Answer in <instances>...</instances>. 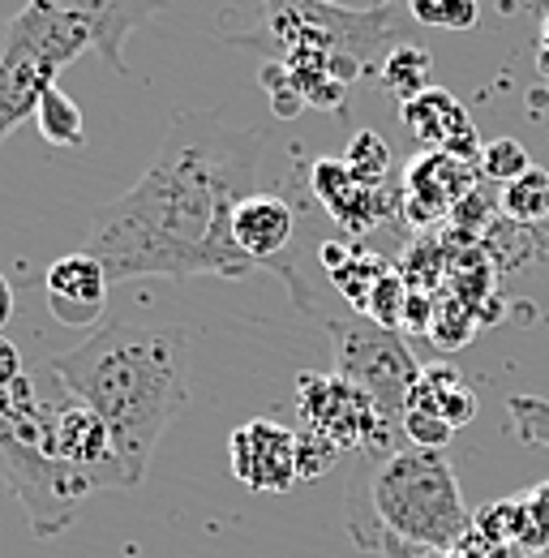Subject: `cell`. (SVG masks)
Instances as JSON below:
<instances>
[{
	"instance_id": "30",
	"label": "cell",
	"mask_w": 549,
	"mask_h": 558,
	"mask_svg": "<svg viewBox=\"0 0 549 558\" xmlns=\"http://www.w3.org/2000/svg\"><path fill=\"white\" fill-rule=\"evenodd\" d=\"M9 318H13V288H9V279L0 276V331L9 327Z\"/></svg>"
},
{
	"instance_id": "6",
	"label": "cell",
	"mask_w": 549,
	"mask_h": 558,
	"mask_svg": "<svg viewBox=\"0 0 549 558\" xmlns=\"http://www.w3.org/2000/svg\"><path fill=\"white\" fill-rule=\"evenodd\" d=\"M95 48V31L82 13L57 0H26L0 31V142L39 112L57 73Z\"/></svg>"
},
{
	"instance_id": "25",
	"label": "cell",
	"mask_w": 549,
	"mask_h": 558,
	"mask_svg": "<svg viewBox=\"0 0 549 558\" xmlns=\"http://www.w3.org/2000/svg\"><path fill=\"white\" fill-rule=\"evenodd\" d=\"M511 434L528 447H549V400L541 396H511L507 400Z\"/></svg>"
},
{
	"instance_id": "13",
	"label": "cell",
	"mask_w": 549,
	"mask_h": 558,
	"mask_svg": "<svg viewBox=\"0 0 549 558\" xmlns=\"http://www.w3.org/2000/svg\"><path fill=\"white\" fill-rule=\"evenodd\" d=\"M309 181H314V194L327 207V215L352 236H361V232H369L387 219V207H391L387 190L361 181L343 159H318Z\"/></svg>"
},
{
	"instance_id": "23",
	"label": "cell",
	"mask_w": 549,
	"mask_h": 558,
	"mask_svg": "<svg viewBox=\"0 0 549 558\" xmlns=\"http://www.w3.org/2000/svg\"><path fill=\"white\" fill-rule=\"evenodd\" d=\"M408 13L434 31H473L480 22V0H408Z\"/></svg>"
},
{
	"instance_id": "18",
	"label": "cell",
	"mask_w": 549,
	"mask_h": 558,
	"mask_svg": "<svg viewBox=\"0 0 549 558\" xmlns=\"http://www.w3.org/2000/svg\"><path fill=\"white\" fill-rule=\"evenodd\" d=\"M322 250H327V271H331V279L340 283V292L352 301V310L365 314L378 279L391 271L387 258H378L369 250H356V245H322Z\"/></svg>"
},
{
	"instance_id": "11",
	"label": "cell",
	"mask_w": 549,
	"mask_h": 558,
	"mask_svg": "<svg viewBox=\"0 0 549 558\" xmlns=\"http://www.w3.org/2000/svg\"><path fill=\"white\" fill-rule=\"evenodd\" d=\"M400 121H404V130L412 134L416 146H425V150H447V155H455V159H464V163H473V159L480 163L485 142L477 138L473 117L464 112V104H460L451 90L425 86L416 99L400 104Z\"/></svg>"
},
{
	"instance_id": "8",
	"label": "cell",
	"mask_w": 549,
	"mask_h": 558,
	"mask_svg": "<svg viewBox=\"0 0 549 558\" xmlns=\"http://www.w3.org/2000/svg\"><path fill=\"white\" fill-rule=\"evenodd\" d=\"M296 413L305 421V429L335 438L352 456L391 451L395 434H400V425L382 417L378 404L340 374H309L305 369L296 378Z\"/></svg>"
},
{
	"instance_id": "16",
	"label": "cell",
	"mask_w": 549,
	"mask_h": 558,
	"mask_svg": "<svg viewBox=\"0 0 549 558\" xmlns=\"http://www.w3.org/2000/svg\"><path fill=\"white\" fill-rule=\"evenodd\" d=\"M473 529L480 537L498 542V546H511L520 555H533L541 558L549 550L546 546V533L537 524V511L533 502L520 494V498H498V502H485L477 515H473Z\"/></svg>"
},
{
	"instance_id": "12",
	"label": "cell",
	"mask_w": 549,
	"mask_h": 558,
	"mask_svg": "<svg viewBox=\"0 0 549 558\" xmlns=\"http://www.w3.org/2000/svg\"><path fill=\"white\" fill-rule=\"evenodd\" d=\"M108 292H112V279L103 271L99 258H90L86 250L65 254L61 263L48 267L44 276V296H48V310L57 323L65 327H90L103 318L108 310Z\"/></svg>"
},
{
	"instance_id": "3",
	"label": "cell",
	"mask_w": 549,
	"mask_h": 558,
	"mask_svg": "<svg viewBox=\"0 0 549 558\" xmlns=\"http://www.w3.org/2000/svg\"><path fill=\"white\" fill-rule=\"evenodd\" d=\"M473 529L460 477L442 451L391 447L356 456L347 489V533L361 550L382 558H416L455 550Z\"/></svg>"
},
{
	"instance_id": "1",
	"label": "cell",
	"mask_w": 549,
	"mask_h": 558,
	"mask_svg": "<svg viewBox=\"0 0 549 558\" xmlns=\"http://www.w3.org/2000/svg\"><path fill=\"white\" fill-rule=\"evenodd\" d=\"M263 150L267 130H236L210 112L172 117L134 190L95 207L82 250L112 283L249 276L254 263L232 241V210L254 194Z\"/></svg>"
},
{
	"instance_id": "4",
	"label": "cell",
	"mask_w": 549,
	"mask_h": 558,
	"mask_svg": "<svg viewBox=\"0 0 549 558\" xmlns=\"http://www.w3.org/2000/svg\"><path fill=\"white\" fill-rule=\"evenodd\" d=\"M387 26L391 4L343 9L327 0H267L263 22L236 35V44L283 61L305 104L340 108Z\"/></svg>"
},
{
	"instance_id": "5",
	"label": "cell",
	"mask_w": 549,
	"mask_h": 558,
	"mask_svg": "<svg viewBox=\"0 0 549 558\" xmlns=\"http://www.w3.org/2000/svg\"><path fill=\"white\" fill-rule=\"evenodd\" d=\"M0 482L26 507L35 537L65 533L77 507L103 489L52 451L48 400L30 387L26 374L0 391Z\"/></svg>"
},
{
	"instance_id": "22",
	"label": "cell",
	"mask_w": 549,
	"mask_h": 558,
	"mask_svg": "<svg viewBox=\"0 0 549 558\" xmlns=\"http://www.w3.org/2000/svg\"><path fill=\"white\" fill-rule=\"evenodd\" d=\"M343 451L335 438H327V434H318V429H296V477L301 482H318V477H327L335 464H340Z\"/></svg>"
},
{
	"instance_id": "20",
	"label": "cell",
	"mask_w": 549,
	"mask_h": 558,
	"mask_svg": "<svg viewBox=\"0 0 549 558\" xmlns=\"http://www.w3.org/2000/svg\"><path fill=\"white\" fill-rule=\"evenodd\" d=\"M35 125H39V134L52 142V146H82L86 142L82 112H77V104L69 99L61 86H48L44 90L39 112H35Z\"/></svg>"
},
{
	"instance_id": "2",
	"label": "cell",
	"mask_w": 549,
	"mask_h": 558,
	"mask_svg": "<svg viewBox=\"0 0 549 558\" xmlns=\"http://www.w3.org/2000/svg\"><path fill=\"white\" fill-rule=\"evenodd\" d=\"M69 396L112 429L130 489L142 486L150 456L190 404V340L168 323H108L77 349L52 356Z\"/></svg>"
},
{
	"instance_id": "9",
	"label": "cell",
	"mask_w": 549,
	"mask_h": 558,
	"mask_svg": "<svg viewBox=\"0 0 549 558\" xmlns=\"http://www.w3.org/2000/svg\"><path fill=\"white\" fill-rule=\"evenodd\" d=\"M232 241L236 250L254 263V267H267L274 276L288 279L292 288V301L309 314L314 301L301 283V271L292 267V241H296V207L283 198V194H249L241 207L232 210Z\"/></svg>"
},
{
	"instance_id": "19",
	"label": "cell",
	"mask_w": 549,
	"mask_h": 558,
	"mask_svg": "<svg viewBox=\"0 0 549 558\" xmlns=\"http://www.w3.org/2000/svg\"><path fill=\"white\" fill-rule=\"evenodd\" d=\"M429 70H434V61H429L425 48L400 44V48H391L387 61H382V90H391L400 104H408V99H416V95L429 86Z\"/></svg>"
},
{
	"instance_id": "15",
	"label": "cell",
	"mask_w": 549,
	"mask_h": 558,
	"mask_svg": "<svg viewBox=\"0 0 549 558\" xmlns=\"http://www.w3.org/2000/svg\"><path fill=\"white\" fill-rule=\"evenodd\" d=\"M57 4H65V9L82 13V17L90 22V31H95V52H99L117 73H130L125 52H121L125 39H130V31L163 9V0H57Z\"/></svg>"
},
{
	"instance_id": "28",
	"label": "cell",
	"mask_w": 549,
	"mask_h": 558,
	"mask_svg": "<svg viewBox=\"0 0 549 558\" xmlns=\"http://www.w3.org/2000/svg\"><path fill=\"white\" fill-rule=\"evenodd\" d=\"M22 374H26V369H22V352H17L13 340H4V336H0V391H4V387H13Z\"/></svg>"
},
{
	"instance_id": "21",
	"label": "cell",
	"mask_w": 549,
	"mask_h": 558,
	"mask_svg": "<svg viewBox=\"0 0 549 558\" xmlns=\"http://www.w3.org/2000/svg\"><path fill=\"white\" fill-rule=\"evenodd\" d=\"M502 210L520 223H541L549 219V172L546 168H528L524 177H515L511 185H502Z\"/></svg>"
},
{
	"instance_id": "27",
	"label": "cell",
	"mask_w": 549,
	"mask_h": 558,
	"mask_svg": "<svg viewBox=\"0 0 549 558\" xmlns=\"http://www.w3.org/2000/svg\"><path fill=\"white\" fill-rule=\"evenodd\" d=\"M400 429H404V438L412 447H429V451H442L451 442V434H455V425H447L429 404H416V400H408Z\"/></svg>"
},
{
	"instance_id": "17",
	"label": "cell",
	"mask_w": 549,
	"mask_h": 558,
	"mask_svg": "<svg viewBox=\"0 0 549 558\" xmlns=\"http://www.w3.org/2000/svg\"><path fill=\"white\" fill-rule=\"evenodd\" d=\"M412 400H416V404H429L438 417L447 421V425H455V429H464L480 409L477 391L468 387V378H464L451 361H429V365H420V383H416Z\"/></svg>"
},
{
	"instance_id": "24",
	"label": "cell",
	"mask_w": 549,
	"mask_h": 558,
	"mask_svg": "<svg viewBox=\"0 0 549 558\" xmlns=\"http://www.w3.org/2000/svg\"><path fill=\"white\" fill-rule=\"evenodd\" d=\"M343 163H347L361 181L382 185V181H387V172H391V150H387V142L378 138L374 130H361V134H352V142H347Z\"/></svg>"
},
{
	"instance_id": "10",
	"label": "cell",
	"mask_w": 549,
	"mask_h": 558,
	"mask_svg": "<svg viewBox=\"0 0 549 558\" xmlns=\"http://www.w3.org/2000/svg\"><path fill=\"white\" fill-rule=\"evenodd\" d=\"M232 477L249 494H283L301 486L296 477V429H283L271 417H254L228 438Z\"/></svg>"
},
{
	"instance_id": "7",
	"label": "cell",
	"mask_w": 549,
	"mask_h": 558,
	"mask_svg": "<svg viewBox=\"0 0 549 558\" xmlns=\"http://www.w3.org/2000/svg\"><path fill=\"white\" fill-rule=\"evenodd\" d=\"M331 349H335V374L361 387L387 421H404L412 391L420 383V361L412 356V344L395 331L365 314L356 318H327Z\"/></svg>"
},
{
	"instance_id": "31",
	"label": "cell",
	"mask_w": 549,
	"mask_h": 558,
	"mask_svg": "<svg viewBox=\"0 0 549 558\" xmlns=\"http://www.w3.org/2000/svg\"><path fill=\"white\" fill-rule=\"evenodd\" d=\"M416 558H464L460 550H429V555H416Z\"/></svg>"
},
{
	"instance_id": "26",
	"label": "cell",
	"mask_w": 549,
	"mask_h": 558,
	"mask_svg": "<svg viewBox=\"0 0 549 558\" xmlns=\"http://www.w3.org/2000/svg\"><path fill=\"white\" fill-rule=\"evenodd\" d=\"M528 168H533V159H528V150L515 138L485 142V150H480V172H485L489 181H498V185H511V181L524 177Z\"/></svg>"
},
{
	"instance_id": "29",
	"label": "cell",
	"mask_w": 549,
	"mask_h": 558,
	"mask_svg": "<svg viewBox=\"0 0 549 558\" xmlns=\"http://www.w3.org/2000/svg\"><path fill=\"white\" fill-rule=\"evenodd\" d=\"M528 502H533V511H537V524H541V533H546V546H549V482L528 494Z\"/></svg>"
},
{
	"instance_id": "14",
	"label": "cell",
	"mask_w": 549,
	"mask_h": 558,
	"mask_svg": "<svg viewBox=\"0 0 549 558\" xmlns=\"http://www.w3.org/2000/svg\"><path fill=\"white\" fill-rule=\"evenodd\" d=\"M473 190V163L447 155V150H425L408 163V215L416 223L438 219V210L460 203Z\"/></svg>"
}]
</instances>
